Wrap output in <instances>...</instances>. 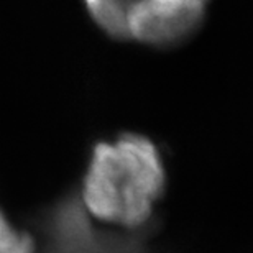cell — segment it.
Returning a JSON list of instances; mask_svg holds the SVG:
<instances>
[{
	"mask_svg": "<svg viewBox=\"0 0 253 253\" xmlns=\"http://www.w3.org/2000/svg\"><path fill=\"white\" fill-rule=\"evenodd\" d=\"M165 184V166L153 141L125 133L92 148L81 202L105 224L135 230L148 225Z\"/></svg>",
	"mask_w": 253,
	"mask_h": 253,
	"instance_id": "1",
	"label": "cell"
},
{
	"mask_svg": "<svg viewBox=\"0 0 253 253\" xmlns=\"http://www.w3.org/2000/svg\"><path fill=\"white\" fill-rule=\"evenodd\" d=\"M211 0H84L89 15L112 38L174 46L199 30Z\"/></svg>",
	"mask_w": 253,
	"mask_h": 253,
	"instance_id": "2",
	"label": "cell"
},
{
	"mask_svg": "<svg viewBox=\"0 0 253 253\" xmlns=\"http://www.w3.org/2000/svg\"><path fill=\"white\" fill-rule=\"evenodd\" d=\"M32 227L35 253H151L148 225L124 232L97 227L74 192L40 211Z\"/></svg>",
	"mask_w": 253,
	"mask_h": 253,
	"instance_id": "3",
	"label": "cell"
},
{
	"mask_svg": "<svg viewBox=\"0 0 253 253\" xmlns=\"http://www.w3.org/2000/svg\"><path fill=\"white\" fill-rule=\"evenodd\" d=\"M0 253H35V240L30 232L17 230L0 211Z\"/></svg>",
	"mask_w": 253,
	"mask_h": 253,
	"instance_id": "4",
	"label": "cell"
}]
</instances>
